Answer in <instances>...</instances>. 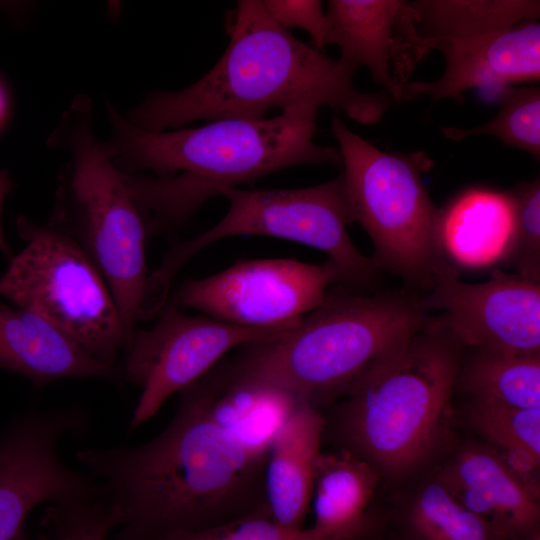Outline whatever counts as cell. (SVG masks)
I'll use <instances>...</instances> for the list:
<instances>
[{
  "mask_svg": "<svg viewBox=\"0 0 540 540\" xmlns=\"http://www.w3.org/2000/svg\"><path fill=\"white\" fill-rule=\"evenodd\" d=\"M267 457L233 439L185 390L170 423L150 441L76 455L100 480L122 527L117 540H160L270 514Z\"/></svg>",
  "mask_w": 540,
  "mask_h": 540,
  "instance_id": "obj_1",
  "label": "cell"
},
{
  "mask_svg": "<svg viewBox=\"0 0 540 540\" xmlns=\"http://www.w3.org/2000/svg\"><path fill=\"white\" fill-rule=\"evenodd\" d=\"M319 109L303 105L272 118L149 131L107 104L106 143L151 237L180 226L224 189L293 166L339 162L338 149L314 142Z\"/></svg>",
  "mask_w": 540,
  "mask_h": 540,
  "instance_id": "obj_2",
  "label": "cell"
},
{
  "mask_svg": "<svg viewBox=\"0 0 540 540\" xmlns=\"http://www.w3.org/2000/svg\"><path fill=\"white\" fill-rule=\"evenodd\" d=\"M229 42L218 62L194 84L153 92L125 118L149 131L182 128L197 120L265 118L303 106H326L362 125L378 123L392 99L361 92L356 69L296 38L269 14L261 0H240L228 11Z\"/></svg>",
  "mask_w": 540,
  "mask_h": 540,
  "instance_id": "obj_3",
  "label": "cell"
},
{
  "mask_svg": "<svg viewBox=\"0 0 540 540\" xmlns=\"http://www.w3.org/2000/svg\"><path fill=\"white\" fill-rule=\"evenodd\" d=\"M421 296L368 294L337 286L293 328L238 347L235 374L278 386L321 411L427 321Z\"/></svg>",
  "mask_w": 540,
  "mask_h": 540,
  "instance_id": "obj_4",
  "label": "cell"
},
{
  "mask_svg": "<svg viewBox=\"0 0 540 540\" xmlns=\"http://www.w3.org/2000/svg\"><path fill=\"white\" fill-rule=\"evenodd\" d=\"M463 346L441 319L362 375L325 419L345 450L390 477L414 471L448 436Z\"/></svg>",
  "mask_w": 540,
  "mask_h": 540,
  "instance_id": "obj_5",
  "label": "cell"
},
{
  "mask_svg": "<svg viewBox=\"0 0 540 540\" xmlns=\"http://www.w3.org/2000/svg\"><path fill=\"white\" fill-rule=\"evenodd\" d=\"M92 111L91 100L77 96L48 139L51 146L72 154L62 173L52 222L77 241L104 277L130 342L149 274L148 236L112 150L93 133Z\"/></svg>",
  "mask_w": 540,
  "mask_h": 540,
  "instance_id": "obj_6",
  "label": "cell"
},
{
  "mask_svg": "<svg viewBox=\"0 0 540 540\" xmlns=\"http://www.w3.org/2000/svg\"><path fill=\"white\" fill-rule=\"evenodd\" d=\"M332 133L351 213L373 243L372 259L408 287L428 292L437 275L453 266L441 237L440 209L422 180L432 160L424 151H383L336 116Z\"/></svg>",
  "mask_w": 540,
  "mask_h": 540,
  "instance_id": "obj_7",
  "label": "cell"
},
{
  "mask_svg": "<svg viewBox=\"0 0 540 540\" xmlns=\"http://www.w3.org/2000/svg\"><path fill=\"white\" fill-rule=\"evenodd\" d=\"M229 209L213 227L170 247L148 274L144 299L152 307L167 300L175 274L190 259L218 240L257 235L313 247L329 256L338 285L365 292L376 284L380 268L354 245L348 226L354 222L342 174L319 185L292 189H224Z\"/></svg>",
  "mask_w": 540,
  "mask_h": 540,
  "instance_id": "obj_8",
  "label": "cell"
},
{
  "mask_svg": "<svg viewBox=\"0 0 540 540\" xmlns=\"http://www.w3.org/2000/svg\"><path fill=\"white\" fill-rule=\"evenodd\" d=\"M17 230L25 245L0 276V295L50 323L95 360L118 366L129 339L96 265L54 222L20 217Z\"/></svg>",
  "mask_w": 540,
  "mask_h": 540,
  "instance_id": "obj_9",
  "label": "cell"
},
{
  "mask_svg": "<svg viewBox=\"0 0 540 540\" xmlns=\"http://www.w3.org/2000/svg\"><path fill=\"white\" fill-rule=\"evenodd\" d=\"M157 317L151 328L135 330L119 366L120 378L141 389L131 429L153 417L172 394L201 378L231 349L291 329L249 328L188 316L169 301Z\"/></svg>",
  "mask_w": 540,
  "mask_h": 540,
  "instance_id": "obj_10",
  "label": "cell"
},
{
  "mask_svg": "<svg viewBox=\"0 0 540 540\" xmlns=\"http://www.w3.org/2000/svg\"><path fill=\"white\" fill-rule=\"evenodd\" d=\"M338 273L296 259L237 262L214 275L185 282L167 301L232 325L292 328L324 299Z\"/></svg>",
  "mask_w": 540,
  "mask_h": 540,
  "instance_id": "obj_11",
  "label": "cell"
},
{
  "mask_svg": "<svg viewBox=\"0 0 540 540\" xmlns=\"http://www.w3.org/2000/svg\"><path fill=\"white\" fill-rule=\"evenodd\" d=\"M82 422L72 411L29 413L2 435L0 540H25V520L39 504L70 506L104 498L98 482L68 467L58 454L60 440Z\"/></svg>",
  "mask_w": 540,
  "mask_h": 540,
  "instance_id": "obj_12",
  "label": "cell"
},
{
  "mask_svg": "<svg viewBox=\"0 0 540 540\" xmlns=\"http://www.w3.org/2000/svg\"><path fill=\"white\" fill-rule=\"evenodd\" d=\"M425 311L464 347L512 355H540V283L494 270L488 281L462 282L451 266L421 296Z\"/></svg>",
  "mask_w": 540,
  "mask_h": 540,
  "instance_id": "obj_13",
  "label": "cell"
},
{
  "mask_svg": "<svg viewBox=\"0 0 540 540\" xmlns=\"http://www.w3.org/2000/svg\"><path fill=\"white\" fill-rule=\"evenodd\" d=\"M324 46L336 45L339 60L356 70L366 66L392 101L429 52L415 32L411 9L402 0H330Z\"/></svg>",
  "mask_w": 540,
  "mask_h": 540,
  "instance_id": "obj_14",
  "label": "cell"
},
{
  "mask_svg": "<svg viewBox=\"0 0 540 540\" xmlns=\"http://www.w3.org/2000/svg\"><path fill=\"white\" fill-rule=\"evenodd\" d=\"M445 57V70L435 81H413L403 85L402 100L429 96L462 103L472 88L513 86L540 79V24L536 20L486 37L467 41H435Z\"/></svg>",
  "mask_w": 540,
  "mask_h": 540,
  "instance_id": "obj_15",
  "label": "cell"
},
{
  "mask_svg": "<svg viewBox=\"0 0 540 540\" xmlns=\"http://www.w3.org/2000/svg\"><path fill=\"white\" fill-rule=\"evenodd\" d=\"M436 479L464 507L507 540H527L539 531L538 493L488 446L462 448Z\"/></svg>",
  "mask_w": 540,
  "mask_h": 540,
  "instance_id": "obj_16",
  "label": "cell"
},
{
  "mask_svg": "<svg viewBox=\"0 0 540 540\" xmlns=\"http://www.w3.org/2000/svg\"><path fill=\"white\" fill-rule=\"evenodd\" d=\"M247 449L268 454L280 428L304 402L278 386L241 377L219 361L184 389Z\"/></svg>",
  "mask_w": 540,
  "mask_h": 540,
  "instance_id": "obj_17",
  "label": "cell"
},
{
  "mask_svg": "<svg viewBox=\"0 0 540 540\" xmlns=\"http://www.w3.org/2000/svg\"><path fill=\"white\" fill-rule=\"evenodd\" d=\"M0 369L35 386L64 378L120 379L119 366L95 360L38 315L1 301Z\"/></svg>",
  "mask_w": 540,
  "mask_h": 540,
  "instance_id": "obj_18",
  "label": "cell"
},
{
  "mask_svg": "<svg viewBox=\"0 0 540 540\" xmlns=\"http://www.w3.org/2000/svg\"><path fill=\"white\" fill-rule=\"evenodd\" d=\"M324 429L323 412L302 403L272 441L266 462L265 493L271 519L279 525L303 528Z\"/></svg>",
  "mask_w": 540,
  "mask_h": 540,
  "instance_id": "obj_19",
  "label": "cell"
},
{
  "mask_svg": "<svg viewBox=\"0 0 540 540\" xmlns=\"http://www.w3.org/2000/svg\"><path fill=\"white\" fill-rule=\"evenodd\" d=\"M380 474L345 451L321 452L314 471L312 528L321 540H373L372 510Z\"/></svg>",
  "mask_w": 540,
  "mask_h": 540,
  "instance_id": "obj_20",
  "label": "cell"
},
{
  "mask_svg": "<svg viewBox=\"0 0 540 540\" xmlns=\"http://www.w3.org/2000/svg\"><path fill=\"white\" fill-rule=\"evenodd\" d=\"M421 44L467 41L507 31L540 16L538 0L407 1Z\"/></svg>",
  "mask_w": 540,
  "mask_h": 540,
  "instance_id": "obj_21",
  "label": "cell"
},
{
  "mask_svg": "<svg viewBox=\"0 0 540 540\" xmlns=\"http://www.w3.org/2000/svg\"><path fill=\"white\" fill-rule=\"evenodd\" d=\"M460 364L457 384L473 398L522 409H540V355L474 350Z\"/></svg>",
  "mask_w": 540,
  "mask_h": 540,
  "instance_id": "obj_22",
  "label": "cell"
},
{
  "mask_svg": "<svg viewBox=\"0 0 540 540\" xmlns=\"http://www.w3.org/2000/svg\"><path fill=\"white\" fill-rule=\"evenodd\" d=\"M400 528L403 540H507L459 503L436 478L407 504Z\"/></svg>",
  "mask_w": 540,
  "mask_h": 540,
  "instance_id": "obj_23",
  "label": "cell"
},
{
  "mask_svg": "<svg viewBox=\"0 0 540 540\" xmlns=\"http://www.w3.org/2000/svg\"><path fill=\"white\" fill-rule=\"evenodd\" d=\"M470 419L480 434L495 447L493 450L519 476L527 480L532 472L538 470L540 409H522L473 398Z\"/></svg>",
  "mask_w": 540,
  "mask_h": 540,
  "instance_id": "obj_24",
  "label": "cell"
},
{
  "mask_svg": "<svg viewBox=\"0 0 540 540\" xmlns=\"http://www.w3.org/2000/svg\"><path fill=\"white\" fill-rule=\"evenodd\" d=\"M511 225L512 202L509 193L472 189L445 209H440V232L444 246L489 243L502 244L503 248Z\"/></svg>",
  "mask_w": 540,
  "mask_h": 540,
  "instance_id": "obj_25",
  "label": "cell"
},
{
  "mask_svg": "<svg viewBox=\"0 0 540 540\" xmlns=\"http://www.w3.org/2000/svg\"><path fill=\"white\" fill-rule=\"evenodd\" d=\"M499 111L493 119L472 128L443 126V135L461 141L474 135L496 137L504 145L540 158V89L538 86H504L495 96Z\"/></svg>",
  "mask_w": 540,
  "mask_h": 540,
  "instance_id": "obj_26",
  "label": "cell"
},
{
  "mask_svg": "<svg viewBox=\"0 0 540 540\" xmlns=\"http://www.w3.org/2000/svg\"><path fill=\"white\" fill-rule=\"evenodd\" d=\"M512 225L502 248L516 274L540 283V181L524 182L509 193Z\"/></svg>",
  "mask_w": 540,
  "mask_h": 540,
  "instance_id": "obj_27",
  "label": "cell"
},
{
  "mask_svg": "<svg viewBox=\"0 0 540 540\" xmlns=\"http://www.w3.org/2000/svg\"><path fill=\"white\" fill-rule=\"evenodd\" d=\"M160 540H321L312 527L288 528L275 523L270 514L254 515L217 529L178 532Z\"/></svg>",
  "mask_w": 540,
  "mask_h": 540,
  "instance_id": "obj_28",
  "label": "cell"
},
{
  "mask_svg": "<svg viewBox=\"0 0 540 540\" xmlns=\"http://www.w3.org/2000/svg\"><path fill=\"white\" fill-rule=\"evenodd\" d=\"M271 17L284 29L299 28L308 32L314 48H324L326 30L322 1L318 0H264Z\"/></svg>",
  "mask_w": 540,
  "mask_h": 540,
  "instance_id": "obj_29",
  "label": "cell"
},
{
  "mask_svg": "<svg viewBox=\"0 0 540 540\" xmlns=\"http://www.w3.org/2000/svg\"><path fill=\"white\" fill-rule=\"evenodd\" d=\"M102 501L79 505H53L48 512L51 540H82L87 528L102 508Z\"/></svg>",
  "mask_w": 540,
  "mask_h": 540,
  "instance_id": "obj_30",
  "label": "cell"
},
{
  "mask_svg": "<svg viewBox=\"0 0 540 540\" xmlns=\"http://www.w3.org/2000/svg\"><path fill=\"white\" fill-rule=\"evenodd\" d=\"M115 526H118L116 515L111 506L105 502L87 528L82 540H105L108 532Z\"/></svg>",
  "mask_w": 540,
  "mask_h": 540,
  "instance_id": "obj_31",
  "label": "cell"
},
{
  "mask_svg": "<svg viewBox=\"0 0 540 540\" xmlns=\"http://www.w3.org/2000/svg\"><path fill=\"white\" fill-rule=\"evenodd\" d=\"M11 189V181L5 173L0 172V251L6 256H9L11 254V249L2 227L1 214L4 199L6 195L11 191Z\"/></svg>",
  "mask_w": 540,
  "mask_h": 540,
  "instance_id": "obj_32",
  "label": "cell"
},
{
  "mask_svg": "<svg viewBox=\"0 0 540 540\" xmlns=\"http://www.w3.org/2000/svg\"><path fill=\"white\" fill-rule=\"evenodd\" d=\"M3 107H4V99H3L2 91L0 89V117L3 113Z\"/></svg>",
  "mask_w": 540,
  "mask_h": 540,
  "instance_id": "obj_33",
  "label": "cell"
},
{
  "mask_svg": "<svg viewBox=\"0 0 540 540\" xmlns=\"http://www.w3.org/2000/svg\"><path fill=\"white\" fill-rule=\"evenodd\" d=\"M527 540H540V533L537 531L533 535H531Z\"/></svg>",
  "mask_w": 540,
  "mask_h": 540,
  "instance_id": "obj_34",
  "label": "cell"
}]
</instances>
